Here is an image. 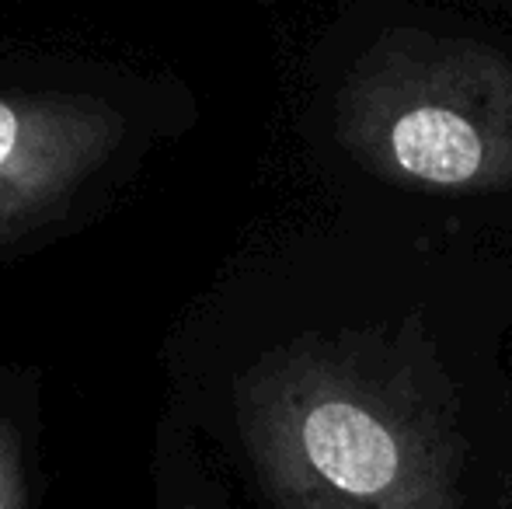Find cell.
<instances>
[{
  "label": "cell",
  "instance_id": "cell-1",
  "mask_svg": "<svg viewBox=\"0 0 512 509\" xmlns=\"http://www.w3.org/2000/svg\"><path fill=\"white\" fill-rule=\"evenodd\" d=\"M237 429L276 509H464L443 394L380 342L272 349L237 381Z\"/></svg>",
  "mask_w": 512,
  "mask_h": 509
},
{
  "label": "cell",
  "instance_id": "cell-2",
  "mask_svg": "<svg viewBox=\"0 0 512 509\" xmlns=\"http://www.w3.org/2000/svg\"><path fill=\"white\" fill-rule=\"evenodd\" d=\"M335 126L338 143L384 182L512 189V56L460 35L387 32L345 74Z\"/></svg>",
  "mask_w": 512,
  "mask_h": 509
},
{
  "label": "cell",
  "instance_id": "cell-3",
  "mask_svg": "<svg viewBox=\"0 0 512 509\" xmlns=\"http://www.w3.org/2000/svg\"><path fill=\"white\" fill-rule=\"evenodd\" d=\"M122 140L126 119L102 98L0 91V248L67 217Z\"/></svg>",
  "mask_w": 512,
  "mask_h": 509
},
{
  "label": "cell",
  "instance_id": "cell-4",
  "mask_svg": "<svg viewBox=\"0 0 512 509\" xmlns=\"http://www.w3.org/2000/svg\"><path fill=\"white\" fill-rule=\"evenodd\" d=\"M0 509H28L25 447L7 415H0Z\"/></svg>",
  "mask_w": 512,
  "mask_h": 509
},
{
  "label": "cell",
  "instance_id": "cell-5",
  "mask_svg": "<svg viewBox=\"0 0 512 509\" xmlns=\"http://www.w3.org/2000/svg\"><path fill=\"white\" fill-rule=\"evenodd\" d=\"M185 509H196V506H185Z\"/></svg>",
  "mask_w": 512,
  "mask_h": 509
}]
</instances>
